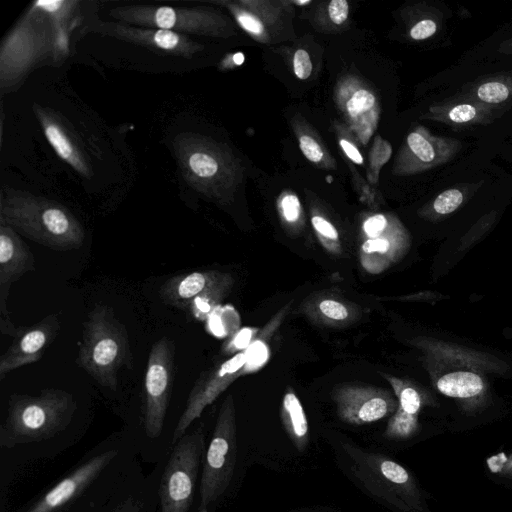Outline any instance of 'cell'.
<instances>
[{"instance_id":"1","label":"cell","mask_w":512,"mask_h":512,"mask_svg":"<svg viewBox=\"0 0 512 512\" xmlns=\"http://www.w3.org/2000/svg\"><path fill=\"white\" fill-rule=\"evenodd\" d=\"M0 224L57 251L82 246L85 232L75 215L62 204L19 190H2Z\"/></svg>"},{"instance_id":"2","label":"cell","mask_w":512,"mask_h":512,"mask_svg":"<svg viewBox=\"0 0 512 512\" xmlns=\"http://www.w3.org/2000/svg\"><path fill=\"white\" fill-rule=\"evenodd\" d=\"M76 409L74 396L59 388H45L38 395L12 394L0 443L12 448L50 439L67 428Z\"/></svg>"},{"instance_id":"3","label":"cell","mask_w":512,"mask_h":512,"mask_svg":"<svg viewBox=\"0 0 512 512\" xmlns=\"http://www.w3.org/2000/svg\"><path fill=\"white\" fill-rule=\"evenodd\" d=\"M128 331L108 305L96 304L83 323L77 364L99 385L115 391L118 373L132 368Z\"/></svg>"},{"instance_id":"4","label":"cell","mask_w":512,"mask_h":512,"mask_svg":"<svg viewBox=\"0 0 512 512\" xmlns=\"http://www.w3.org/2000/svg\"><path fill=\"white\" fill-rule=\"evenodd\" d=\"M339 446L350 475L371 497L400 512L421 510L415 481L402 465L347 441Z\"/></svg>"},{"instance_id":"5","label":"cell","mask_w":512,"mask_h":512,"mask_svg":"<svg viewBox=\"0 0 512 512\" xmlns=\"http://www.w3.org/2000/svg\"><path fill=\"white\" fill-rule=\"evenodd\" d=\"M60 22L32 6L25 19L23 18L2 44V86L15 82L33 64L54 50L55 45H60L64 50V42L55 40V36L61 34L55 35V30L58 29L56 24Z\"/></svg>"},{"instance_id":"6","label":"cell","mask_w":512,"mask_h":512,"mask_svg":"<svg viewBox=\"0 0 512 512\" xmlns=\"http://www.w3.org/2000/svg\"><path fill=\"white\" fill-rule=\"evenodd\" d=\"M205 437L201 427L186 433L173 448L160 485V512H188L192 504Z\"/></svg>"},{"instance_id":"7","label":"cell","mask_w":512,"mask_h":512,"mask_svg":"<svg viewBox=\"0 0 512 512\" xmlns=\"http://www.w3.org/2000/svg\"><path fill=\"white\" fill-rule=\"evenodd\" d=\"M237 453L235 418L232 403L222 406L206 450L200 481V504L216 502L230 485Z\"/></svg>"},{"instance_id":"8","label":"cell","mask_w":512,"mask_h":512,"mask_svg":"<svg viewBox=\"0 0 512 512\" xmlns=\"http://www.w3.org/2000/svg\"><path fill=\"white\" fill-rule=\"evenodd\" d=\"M175 346L162 337L150 349L143 385V425L149 438L163 429L174 376Z\"/></svg>"},{"instance_id":"9","label":"cell","mask_w":512,"mask_h":512,"mask_svg":"<svg viewBox=\"0 0 512 512\" xmlns=\"http://www.w3.org/2000/svg\"><path fill=\"white\" fill-rule=\"evenodd\" d=\"M109 15L121 23L164 29L184 35L213 34L218 25L213 14L199 7L133 4L115 7L110 10Z\"/></svg>"},{"instance_id":"10","label":"cell","mask_w":512,"mask_h":512,"mask_svg":"<svg viewBox=\"0 0 512 512\" xmlns=\"http://www.w3.org/2000/svg\"><path fill=\"white\" fill-rule=\"evenodd\" d=\"M35 270V259L28 245L10 226L0 224V332L14 337L17 327L7 306L11 285L29 271Z\"/></svg>"},{"instance_id":"11","label":"cell","mask_w":512,"mask_h":512,"mask_svg":"<svg viewBox=\"0 0 512 512\" xmlns=\"http://www.w3.org/2000/svg\"><path fill=\"white\" fill-rule=\"evenodd\" d=\"M245 364V353L240 352L197 379L174 429L173 444H176L186 434V430L192 422L201 416L203 410L229 385Z\"/></svg>"},{"instance_id":"12","label":"cell","mask_w":512,"mask_h":512,"mask_svg":"<svg viewBox=\"0 0 512 512\" xmlns=\"http://www.w3.org/2000/svg\"><path fill=\"white\" fill-rule=\"evenodd\" d=\"M221 277L212 272L195 271L176 275L160 288L162 300L173 307L191 310L198 319H203L212 310V294Z\"/></svg>"},{"instance_id":"13","label":"cell","mask_w":512,"mask_h":512,"mask_svg":"<svg viewBox=\"0 0 512 512\" xmlns=\"http://www.w3.org/2000/svg\"><path fill=\"white\" fill-rule=\"evenodd\" d=\"M60 321L55 314L35 324L17 327L11 345L0 356V380L13 370L41 359L44 349L56 338Z\"/></svg>"},{"instance_id":"14","label":"cell","mask_w":512,"mask_h":512,"mask_svg":"<svg viewBox=\"0 0 512 512\" xmlns=\"http://www.w3.org/2000/svg\"><path fill=\"white\" fill-rule=\"evenodd\" d=\"M116 450L102 452L58 482L26 512H63L116 457Z\"/></svg>"},{"instance_id":"15","label":"cell","mask_w":512,"mask_h":512,"mask_svg":"<svg viewBox=\"0 0 512 512\" xmlns=\"http://www.w3.org/2000/svg\"><path fill=\"white\" fill-rule=\"evenodd\" d=\"M95 27V31L102 35L185 58L191 57L200 49L199 44L188 36L169 30L132 26L121 22H100Z\"/></svg>"},{"instance_id":"16","label":"cell","mask_w":512,"mask_h":512,"mask_svg":"<svg viewBox=\"0 0 512 512\" xmlns=\"http://www.w3.org/2000/svg\"><path fill=\"white\" fill-rule=\"evenodd\" d=\"M34 113L56 154L79 174L88 177L91 174L88 155L68 122L50 108L35 105Z\"/></svg>"},{"instance_id":"17","label":"cell","mask_w":512,"mask_h":512,"mask_svg":"<svg viewBox=\"0 0 512 512\" xmlns=\"http://www.w3.org/2000/svg\"><path fill=\"white\" fill-rule=\"evenodd\" d=\"M396 408V403L385 392L356 389L342 392L337 398L339 417L353 425L378 421Z\"/></svg>"},{"instance_id":"18","label":"cell","mask_w":512,"mask_h":512,"mask_svg":"<svg viewBox=\"0 0 512 512\" xmlns=\"http://www.w3.org/2000/svg\"><path fill=\"white\" fill-rule=\"evenodd\" d=\"M394 387L399 406L385 429V436L389 439H408L418 429V413L422 406V398L411 386L394 384Z\"/></svg>"},{"instance_id":"19","label":"cell","mask_w":512,"mask_h":512,"mask_svg":"<svg viewBox=\"0 0 512 512\" xmlns=\"http://www.w3.org/2000/svg\"><path fill=\"white\" fill-rule=\"evenodd\" d=\"M407 145L420 162L430 166L449 161L460 148V143L453 139L437 138L416 131L407 136Z\"/></svg>"},{"instance_id":"20","label":"cell","mask_w":512,"mask_h":512,"mask_svg":"<svg viewBox=\"0 0 512 512\" xmlns=\"http://www.w3.org/2000/svg\"><path fill=\"white\" fill-rule=\"evenodd\" d=\"M281 415L294 447L297 451L303 452L309 444V424L303 406L294 393L285 394Z\"/></svg>"},{"instance_id":"21","label":"cell","mask_w":512,"mask_h":512,"mask_svg":"<svg viewBox=\"0 0 512 512\" xmlns=\"http://www.w3.org/2000/svg\"><path fill=\"white\" fill-rule=\"evenodd\" d=\"M437 389L444 395L458 399H470L480 395L485 384L483 379L470 371H455L444 374L436 382Z\"/></svg>"},{"instance_id":"22","label":"cell","mask_w":512,"mask_h":512,"mask_svg":"<svg viewBox=\"0 0 512 512\" xmlns=\"http://www.w3.org/2000/svg\"><path fill=\"white\" fill-rule=\"evenodd\" d=\"M463 202V194L458 189H449L439 194L434 203V210L440 215L450 214Z\"/></svg>"},{"instance_id":"23","label":"cell","mask_w":512,"mask_h":512,"mask_svg":"<svg viewBox=\"0 0 512 512\" xmlns=\"http://www.w3.org/2000/svg\"><path fill=\"white\" fill-rule=\"evenodd\" d=\"M477 96L483 102L498 104L508 98L509 89L500 82H486L478 87Z\"/></svg>"},{"instance_id":"24","label":"cell","mask_w":512,"mask_h":512,"mask_svg":"<svg viewBox=\"0 0 512 512\" xmlns=\"http://www.w3.org/2000/svg\"><path fill=\"white\" fill-rule=\"evenodd\" d=\"M244 353L246 357L245 367L252 371L260 368L268 359V348L260 340L251 343Z\"/></svg>"},{"instance_id":"25","label":"cell","mask_w":512,"mask_h":512,"mask_svg":"<svg viewBox=\"0 0 512 512\" xmlns=\"http://www.w3.org/2000/svg\"><path fill=\"white\" fill-rule=\"evenodd\" d=\"M375 97L367 90L356 91L347 103V110L352 116L361 114L373 107Z\"/></svg>"},{"instance_id":"26","label":"cell","mask_w":512,"mask_h":512,"mask_svg":"<svg viewBox=\"0 0 512 512\" xmlns=\"http://www.w3.org/2000/svg\"><path fill=\"white\" fill-rule=\"evenodd\" d=\"M487 466L492 473L512 477V453H499L489 457Z\"/></svg>"},{"instance_id":"27","label":"cell","mask_w":512,"mask_h":512,"mask_svg":"<svg viewBox=\"0 0 512 512\" xmlns=\"http://www.w3.org/2000/svg\"><path fill=\"white\" fill-rule=\"evenodd\" d=\"M293 64L294 72L299 79L305 80L310 76L312 63L309 54L305 50L299 49L295 52Z\"/></svg>"},{"instance_id":"28","label":"cell","mask_w":512,"mask_h":512,"mask_svg":"<svg viewBox=\"0 0 512 512\" xmlns=\"http://www.w3.org/2000/svg\"><path fill=\"white\" fill-rule=\"evenodd\" d=\"M478 115L477 109L470 104H459L452 107L448 112V117L456 123H465L472 121Z\"/></svg>"},{"instance_id":"29","label":"cell","mask_w":512,"mask_h":512,"mask_svg":"<svg viewBox=\"0 0 512 512\" xmlns=\"http://www.w3.org/2000/svg\"><path fill=\"white\" fill-rule=\"evenodd\" d=\"M320 311L328 318L334 320H343L348 317L346 307L335 300L326 299L319 304Z\"/></svg>"},{"instance_id":"30","label":"cell","mask_w":512,"mask_h":512,"mask_svg":"<svg viewBox=\"0 0 512 512\" xmlns=\"http://www.w3.org/2000/svg\"><path fill=\"white\" fill-rule=\"evenodd\" d=\"M300 148L305 157L311 162H319L323 157L320 145L310 136L303 135L299 139Z\"/></svg>"},{"instance_id":"31","label":"cell","mask_w":512,"mask_h":512,"mask_svg":"<svg viewBox=\"0 0 512 512\" xmlns=\"http://www.w3.org/2000/svg\"><path fill=\"white\" fill-rule=\"evenodd\" d=\"M328 12L330 19L337 25L346 21L349 13V5L345 0H332L329 3Z\"/></svg>"},{"instance_id":"32","label":"cell","mask_w":512,"mask_h":512,"mask_svg":"<svg viewBox=\"0 0 512 512\" xmlns=\"http://www.w3.org/2000/svg\"><path fill=\"white\" fill-rule=\"evenodd\" d=\"M437 30V25L430 19H425L415 24L410 30V36L414 40H423L432 36Z\"/></svg>"},{"instance_id":"33","label":"cell","mask_w":512,"mask_h":512,"mask_svg":"<svg viewBox=\"0 0 512 512\" xmlns=\"http://www.w3.org/2000/svg\"><path fill=\"white\" fill-rule=\"evenodd\" d=\"M282 211L285 219L294 222L299 218L300 204L295 195L288 194L282 200Z\"/></svg>"},{"instance_id":"34","label":"cell","mask_w":512,"mask_h":512,"mask_svg":"<svg viewBox=\"0 0 512 512\" xmlns=\"http://www.w3.org/2000/svg\"><path fill=\"white\" fill-rule=\"evenodd\" d=\"M386 225V218L381 214H377L368 218L365 221L363 228L369 237L376 238V236H378L385 229Z\"/></svg>"},{"instance_id":"35","label":"cell","mask_w":512,"mask_h":512,"mask_svg":"<svg viewBox=\"0 0 512 512\" xmlns=\"http://www.w3.org/2000/svg\"><path fill=\"white\" fill-rule=\"evenodd\" d=\"M312 225L314 229L322 236L326 238L336 240L338 238V232L336 228L328 222L326 219L320 216L312 217Z\"/></svg>"},{"instance_id":"36","label":"cell","mask_w":512,"mask_h":512,"mask_svg":"<svg viewBox=\"0 0 512 512\" xmlns=\"http://www.w3.org/2000/svg\"><path fill=\"white\" fill-rule=\"evenodd\" d=\"M239 24L247 31L259 35L264 31L263 24L254 16L247 13H240L237 16Z\"/></svg>"},{"instance_id":"37","label":"cell","mask_w":512,"mask_h":512,"mask_svg":"<svg viewBox=\"0 0 512 512\" xmlns=\"http://www.w3.org/2000/svg\"><path fill=\"white\" fill-rule=\"evenodd\" d=\"M390 249V243L385 238H370L362 245L363 252L370 254L374 252L385 253Z\"/></svg>"},{"instance_id":"38","label":"cell","mask_w":512,"mask_h":512,"mask_svg":"<svg viewBox=\"0 0 512 512\" xmlns=\"http://www.w3.org/2000/svg\"><path fill=\"white\" fill-rule=\"evenodd\" d=\"M340 145L342 147V149L344 150L345 154L356 164H362L363 163V158L360 154V152L358 151V149L353 145L351 144L350 142H348L347 140H340Z\"/></svg>"},{"instance_id":"39","label":"cell","mask_w":512,"mask_h":512,"mask_svg":"<svg viewBox=\"0 0 512 512\" xmlns=\"http://www.w3.org/2000/svg\"><path fill=\"white\" fill-rule=\"evenodd\" d=\"M252 329L244 328L238 332L233 343L237 349H246L251 343Z\"/></svg>"},{"instance_id":"40","label":"cell","mask_w":512,"mask_h":512,"mask_svg":"<svg viewBox=\"0 0 512 512\" xmlns=\"http://www.w3.org/2000/svg\"><path fill=\"white\" fill-rule=\"evenodd\" d=\"M116 512H136V507L133 503L127 502L119 507Z\"/></svg>"},{"instance_id":"41","label":"cell","mask_w":512,"mask_h":512,"mask_svg":"<svg viewBox=\"0 0 512 512\" xmlns=\"http://www.w3.org/2000/svg\"><path fill=\"white\" fill-rule=\"evenodd\" d=\"M233 61L235 64L241 65L244 62V55L242 53L234 54Z\"/></svg>"},{"instance_id":"42","label":"cell","mask_w":512,"mask_h":512,"mask_svg":"<svg viewBox=\"0 0 512 512\" xmlns=\"http://www.w3.org/2000/svg\"><path fill=\"white\" fill-rule=\"evenodd\" d=\"M294 512H331V511H327V510H319V509H303V510H299V511H294Z\"/></svg>"},{"instance_id":"43","label":"cell","mask_w":512,"mask_h":512,"mask_svg":"<svg viewBox=\"0 0 512 512\" xmlns=\"http://www.w3.org/2000/svg\"><path fill=\"white\" fill-rule=\"evenodd\" d=\"M294 2H295L296 4H298V5H304V4H308V3H310V1H309V0H308V1H294Z\"/></svg>"},{"instance_id":"44","label":"cell","mask_w":512,"mask_h":512,"mask_svg":"<svg viewBox=\"0 0 512 512\" xmlns=\"http://www.w3.org/2000/svg\"><path fill=\"white\" fill-rule=\"evenodd\" d=\"M197 512H208V509H207V507L200 506V508L198 509Z\"/></svg>"}]
</instances>
